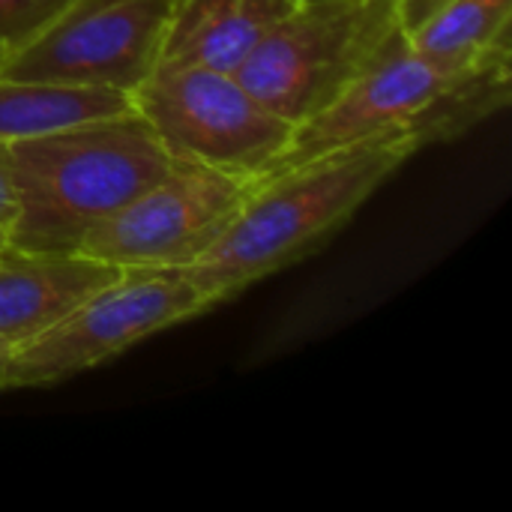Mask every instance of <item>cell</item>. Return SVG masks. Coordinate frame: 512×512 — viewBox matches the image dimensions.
Masks as SVG:
<instances>
[{
    "mask_svg": "<svg viewBox=\"0 0 512 512\" xmlns=\"http://www.w3.org/2000/svg\"><path fill=\"white\" fill-rule=\"evenodd\" d=\"M423 144L414 135L366 138L255 183L231 225L180 270L213 309L336 234Z\"/></svg>",
    "mask_w": 512,
    "mask_h": 512,
    "instance_id": "1",
    "label": "cell"
},
{
    "mask_svg": "<svg viewBox=\"0 0 512 512\" xmlns=\"http://www.w3.org/2000/svg\"><path fill=\"white\" fill-rule=\"evenodd\" d=\"M15 219L9 243L75 252L81 237L156 183L174 162L153 126L126 114L6 144Z\"/></svg>",
    "mask_w": 512,
    "mask_h": 512,
    "instance_id": "2",
    "label": "cell"
},
{
    "mask_svg": "<svg viewBox=\"0 0 512 512\" xmlns=\"http://www.w3.org/2000/svg\"><path fill=\"white\" fill-rule=\"evenodd\" d=\"M512 51L474 63H441L408 48L405 30L324 111L291 129L285 150L255 183L321 153L381 138L414 135L423 147L450 141L510 102Z\"/></svg>",
    "mask_w": 512,
    "mask_h": 512,
    "instance_id": "3",
    "label": "cell"
},
{
    "mask_svg": "<svg viewBox=\"0 0 512 512\" xmlns=\"http://www.w3.org/2000/svg\"><path fill=\"white\" fill-rule=\"evenodd\" d=\"M399 36L396 0H300L273 21L234 75L276 117L300 126Z\"/></svg>",
    "mask_w": 512,
    "mask_h": 512,
    "instance_id": "4",
    "label": "cell"
},
{
    "mask_svg": "<svg viewBox=\"0 0 512 512\" xmlns=\"http://www.w3.org/2000/svg\"><path fill=\"white\" fill-rule=\"evenodd\" d=\"M207 312L195 285L174 267L120 270L57 324L12 348L0 390L45 387L81 375L141 339Z\"/></svg>",
    "mask_w": 512,
    "mask_h": 512,
    "instance_id": "5",
    "label": "cell"
},
{
    "mask_svg": "<svg viewBox=\"0 0 512 512\" xmlns=\"http://www.w3.org/2000/svg\"><path fill=\"white\" fill-rule=\"evenodd\" d=\"M132 108L171 156L258 177L288 144L291 123L261 105L234 72L156 63L132 90Z\"/></svg>",
    "mask_w": 512,
    "mask_h": 512,
    "instance_id": "6",
    "label": "cell"
},
{
    "mask_svg": "<svg viewBox=\"0 0 512 512\" xmlns=\"http://www.w3.org/2000/svg\"><path fill=\"white\" fill-rule=\"evenodd\" d=\"M252 189V177L174 156L156 183L93 225L78 252L117 270L183 267L231 225Z\"/></svg>",
    "mask_w": 512,
    "mask_h": 512,
    "instance_id": "7",
    "label": "cell"
},
{
    "mask_svg": "<svg viewBox=\"0 0 512 512\" xmlns=\"http://www.w3.org/2000/svg\"><path fill=\"white\" fill-rule=\"evenodd\" d=\"M171 0H75L0 63L3 78L132 90L153 72Z\"/></svg>",
    "mask_w": 512,
    "mask_h": 512,
    "instance_id": "8",
    "label": "cell"
},
{
    "mask_svg": "<svg viewBox=\"0 0 512 512\" xmlns=\"http://www.w3.org/2000/svg\"><path fill=\"white\" fill-rule=\"evenodd\" d=\"M117 273L78 249L36 252L6 243L0 249V342L21 345L39 336Z\"/></svg>",
    "mask_w": 512,
    "mask_h": 512,
    "instance_id": "9",
    "label": "cell"
},
{
    "mask_svg": "<svg viewBox=\"0 0 512 512\" xmlns=\"http://www.w3.org/2000/svg\"><path fill=\"white\" fill-rule=\"evenodd\" d=\"M294 0H171L159 63L237 72Z\"/></svg>",
    "mask_w": 512,
    "mask_h": 512,
    "instance_id": "10",
    "label": "cell"
},
{
    "mask_svg": "<svg viewBox=\"0 0 512 512\" xmlns=\"http://www.w3.org/2000/svg\"><path fill=\"white\" fill-rule=\"evenodd\" d=\"M126 111H132V96L114 87L18 81L0 75V144L48 135Z\"/></svg>",
    "mask_w": 512,
    "mask_h": 512,
    "instance_id": "11",
    "label": "cell"
},
{
    "mask_svg": "<svg viewBox=\"0 0 512 512\" xmlns=\"http://www.w3.org/2000/svg\"><path fill=\"white\" fill-rule=\"evenodd\" d=\"M512 0H444L405 30L411 51L441 63H474L510 45Z\"/></svg>",
    "mask_w": 512,
    "mask_h": 512,
    "instance_id": "12",
    "label": "cell"
},
{
    "mask_svg": "<svg viewBox=\"0 0 512 512\" xmlns=\"http://www.w3.org/2000/svg\"><path fill=\"white\" fill-rule=\"evenodd\" d=\"M75 0H0V51L12 54L48 30Z\"/></svg>",
    "mask_w": 512,
    "mask_h": 512,
    "instance_id": "13",
    "label": "cell"
},
{
    "mask_svg": "<svg viewBox=\"0 0 512 512\" xmlns=\"http://www.w3.org/2000/svg\"><path fill=\"white\" fill-rule=\"evenodd\" d=\"M15 219V195L9 183V159H6V144H0V225L9 234V225Z\"/></svg>",
    "mask_w": 512,
    "mask_h": 512,
    "instance_id": "14",
    "label": "cell"
},
{
    "mask_svg": "<svg viewBox=\"0 0 512 512\" xmlns=\"http://www.w3.org/2000/svg\"><path fill=\"white\" fill-rule=\"evenodd\" d=\"M444 0H396L399 18H402V30L414 27L420 18H426L429 12H435Z\"/></svg>",
    "mask_w": 512,
    "mask_h": 512,
    "instance_id": "15",
    "label": "cell"
},
{
    "mask_svg": "<svg viewBox=\"0 0 512 512\" xmlns=\"http://www.w3.org/2000/svg\"><path fill=\"white\" fill-rule=\"evenodd\" d=\"M12 348H15V345H9V342H0V375H3V366H6V360H9Z\"/></svg>",
    "mask_w": 512,
    "mask_h": 512,
    "instance_id": "16",
    "label": "cell"
},
{
    "mask_svg": "<svg viewBox=\"0 0 512 512\" xmlns=\"http://www.w3.org/2000/svg\"><path fill=\"white\" fill-rule=\"evenodd\" d=\"M6 243H9V234H6V228H3V225H0V249H3V246H6Z\"/></svg>",
    "mask_w": 512,
    "mask_h": 512,
    "instance_id": "17",
    "label": "cell"
},
{
    "mask_svg": "<svg viewBox=\"0 0 512 512\" xmlns=\"http://www.w3.org/2000/svg\"><path fill=\"white\" fill-rule=\"evenodd\" d=\"M3 57H6V54H3V51H0V63H3Z\"/></svg>",
    "mask_w": 512,
    "mask_h": 512,
    "instance_id": "18",
    "label": "cell"
},
{
    "mask_svg": "<svg viewBox=\"0 0 512 512\" xmlns=\"http://www.w3.org/2000/svg\"><path fill=\"white\" fill-rule=\"evenodd\" d=\"M294 3H300V0H294Z\"/></svg>",
    "mask_w": 512,
    "mask_h": 512,
    "instance_id": "19",
    "label": "cell"
}]
</instances>
